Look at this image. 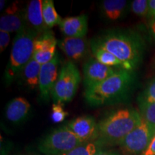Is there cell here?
<instances>
[{
  "mask_svg": "<svg viewBox=\"0 0 155 155\" xmlns=\"http://www.w3.org/2000/svg\"><path fill=\"white\" fill-rule=\"evenodd\" d=\"M92 40L115 55L127 71H133L142 61L145 43L141 37L133 31L108 30Z\"/></svg>",
  "mask_w": 155,
  "mask_h": 155,
  "instance_id": "1",
  "label": "cell"
},
{
  "mask_svg": "<svg viewBox=\"0 0 155 155\" xmlns=\"http://www.w3.org/2000/svg\"><path fill=\"white\" fill-rule=\"evenodd\" d=\"M135 83L133 71L119 68L106 80L85 89V100L92 107L119 103L130 94Z\"/></svg>",
  "mask_w": 155,
  "mask_h": 155,
  "instance_id": "2",
  "label": "cell"
},
{
  "mask_svg": "<svg viewBox=\"0 0 155 155\" xmlns=\"http://www.w3.org/2000/svg\"><path fill=\"white\" fill-rule=\"evenodd\" d=\"M137 110L123 108L113 111L98 123V139L106 146L119 144L141 121Z\"/></svg>",
  "mask_w": 155,
  "mask_h": 155,
  "instance_id": "3",
  "label": "cell"
},
{
  "mask_svg": "<svg viewBox=\"0 0 155 155\" xmlns=\"http://www.w3.org/2000/svg\"><path fill=\"white\" fill-rule=\"evenodd\" d=\"M39 34L28 25L17 32L13 40L9 63L5 69L4 78L7 84H11L26 65L33 58L34 45Z\"/></svg>",
  "mask_w": 155,
  "mask_h": 155,
  "instance_id": "4",
  "label": "cell"
},
{
  "mask_svg": "<svg viewBox=\"0 0 155 155\" xmlns=\"http://www.w3.org/2000/svg\"><path fill=\"white\" fill-rule=\"evenodd\" d=\"M84 143L67 125H63L45 136L38 143V149L44 155H67Z\"/></svg>",
  "mask_w": 155,
  "mask_h": 155,
  "instance_id": "5",
  "label": "cell"
},
{
  "mask_svg": "<svg viewBox=\"0 0 155 155\" xmlns=\"http://www.w3.org/2000/svg\"><path fill=\"white\" fill-rule=\"evenodd\" d=\"M81 80V73L73 62L64 64L52 92L54 104L62 105L71 101L76 94Z\"/></svg>",
  "mask_w": 155,
  "mask_h": 155,
  "instance_id": "6",
  "label": "cell"
},
{
  "mask_svg": "<svg viewBox=\"0 0 155 155\" xmlns=\"http://www.w3.org/2000/svg\"><path fill=\"white\" fill-rule=\"evenodd\" d=\"M154 136L155 126L142 118L140 124L119 145L128 154H141L149 147Z\"/></svg>",
  "mask_w": 155,
  "mask_h": 155,
  "instance_id": "7",
  "label": "cell"
},
{
  "mask_svg": "<svg viewBox=\"0 0 155 155\" xmlns=\"http://www.w3.org/2000/svg\"><path fill=\"white\" fill-rule=\"evenodd\" d=\"M58 65L59 56L58 53H56L51 61L41 66L38 88L41 99L45 102H48L50 98H52V92L58 77Z\"/></svg>",
  "mask_w": 155,
  "mask_h": 155,
  "instance_id": "8",
  "label": "cell"
},
{
  "mask_svg": "<svg viewBox=\"0 0 155 155\" xmlns=\"http://www.w3.org/2000/svg\"><path fill=\"white\" fill-rule=\"evenodd\" d=\"M119 68L104 65L96 59H90L83 67V83L85 89L91 88L106 80Z\"/></svg>",
  "mask_w": 155,
  "mask_h": 155,
  "instance_id": "9",
  "label": "cell"
},
{
  "mask_svg": "<svg viewBox=\"0 0 155 155\" xmlns=\"http://www.w3.org/2000/svg\"><path fill=\"white\" fill-rule=\"evenodd\" d=\"M58 42L52 31L39 35L35 41L32 58L41 65L49 63L55 57Z\"/></svg>",
  "mask_w": 155,
  "mask_h": 155,
  "instance_id": "10",
  "label": "cell"
},
{
  "mask_svg": "<svg viewBox=\"0 0 155 155\" xmlns=\"http://www.w3.org/2000/svg\"><path fill=\"white\" fill-rule=\"evenodd\" d=\"M70 130L84 142L93 141L98 139V124L91 116H79L68 123Z\"/></svg>",
  "mask_w": 155,
  "mask_h": 155,
  "instance_id": "11",
  "label": "cell"
},
{
  "mask_svg": "<svg viewBox=\"0 0 155 155\" xmlns=\"http://www.w3.org/2000/svg\"><path fill=\"white\" fill-rule=\"evenodd\" d=\"M58 45L65 55L74 61L83 59L88 53L89 44L86 38L65 37L58 41Z\"/></svg>",
  "mask_w": 155,
  "mask_h": 155,
  "instance_id": "12",
  "label": "cell"
},
{
  "mask_svg": "<svg viewBox=\"0 0 155 155\" xmlns=\"http://www.w3.org/2000/svg\"><path fill=\"white\" fill-rule=\"evenodd\" d=\"M26 12L19 10L15 4L8 7L0 18V31L17 33L28 25Z\"/></svg>",
  "mask_w": 155,
  "mask_h": 155,
  "instance_id": "13",
  "label": "cell"
},
{
  "mask_svg": "<svg viewBox=\"0 0 155 155\" xmlns=\"http://www.w3.org/2000/svg\"><path fill=\"white\" fill-rule=\"evenodd\" d=\"M62 33L70 38H85L88 31V15L64 18L59 25Z\"/></svg>",
  "mask_w": 155,
  "mask_h": 155,
  "instance_id": "14",
  "label": "cell"
},
{
  "mask_svg": "<svg viewBox=\"0 0 155 155\" xmlns=\"http://www.w3.org/2000/svg\"><path fill=\"white\" fill-rule=\"evenodd\" d=\"M30 108L31 105L28 100L22 97H17L7 104L6 118L13 124H20L28 118Z\"/></svg>",
  "mask_w": 155,
  "mask_h": 155,
  "instance_id": "15",
  "label": "cell"
},
{
  "mask_svg": "<svg viewBox=\"0 0 155 155\" xmlns=\"http://www.w3.org/2000/svg\"><path fill=\"white\" fill-rule=\"evenodd\" d=\"M42 0H32L28 4L26 10V17L28 25L39 35L49 30L45 23L42 9Z\"/></svg>",
  "mask_w": 155,
  "mask_h": 155,
  "instance_id": "16",
  "label": "cell"
},
{
  "mask_svg": "<svg viewBox=\"0 0 155 155\" xmlns=\"http://www.w3.org/2000/svg\"><path fill=\"white\" fill-rule=\"evenodd\" d=\"M128 2L124 0H104L101 4V13L106 20L117 21L124 17Z\"/></svg>",
  "mask_w": 155,
  "mask_h": 155,
  "instance_id": "17",
  "label": "cell"
},
{
  "mask_svg": "<svg viewBox=\"0 0 155 155\" xmlns=\"http://www.w3.org/2000/svg\"><path fill=\"white\" fill-rule=\"evenodd\" d=\"M90 48L95 59L99 61L100 63L108 67L124 69L123 64L115 55L104 49L99 45L95 42L94 40L91 41Z\"/></svg>",
  "mask_w": 155,
  "mask_h": 155,
  "instance_id": "18",
  "label": "cell"
},
{
  "mask_svg": "<svg viewBox=\"0 0 155 155\" xmlns=\"http://www.w3.org/2000/svg\"><path fill=\"white\" fill-rule=\"evenodd\" d=\"M41 66L40 63L32 58L24 68L20 75L25 86L31 90L39 86V78Z\"/></svg>",
  "mask_w": 155,
  "mask_h": 155,
  "instance_id": "19",
  "label": "cell"
},
{
  "mask_svg": "<svg viewBox=\"0 0 155 155\" xmlns=\"http://www.w3.org/2000/svg\"><path fill=\"white\" fill-rule=\"evenodd\" d=\"M42 9L45 23L48 29L61 24L63 19L58 14L53 0H42Z\"/></svg>",
  "mask_w": 155,
  "mask_h": 155,
  "instance_id": "20",
  "label": "cell"
},
{
  "mask_svg": "<svg viewBox=\"0 0 155 155\" xmlns=\"http://www.w3.org/2000/svg\"><path fill=\"white\" fill-rule=\"evenodd\" d=\"M107 147L99 139L86 142L71 151L67 155H96Z\"/></svg>",
  "mask_w": 155,
  "mask_h": 155,
  "instance_id": "21",
  "label": "cell"
},
{
  "mask_svg": "<svg viewBox=\"0 0 155 155\" xmlns=\"http://www.w3.org/2000/svg\"><path fill=\"white\" fill-rule=\"evenodd\" d=\"M141 117L151 124L155 126V103L138 101Z\"/></svg>",
  "mask_w": 155,
  "mask_h": 155,
  "instance_id": "22",
  "label": "cell"
},
{
  "mask_svg": "<svg viewBox=\"0 0 155 155\" xmlns=\"http://www.w3.org/2000/svg\"><path fill=\"white\" fill-rule=\"evenodd\" d=\"M131 9L135 15L139 17L149 15V1L147 0H134L131 4Z\"/></svg>",
  "mask_w": 155,
  "mask_h": 155,
  "instance_id": "23",
  "label": "cell"
},
{
  "mask_svg": "<svg viewBox=\"0 0 155 155\" xmlns=\"http://www.w3.org/2000/svg\"><path fill=\"white\" fill-rule=\"evenodd\" d=\"M138 101L147 103H155V78L148 83L146 88L139 96Z\"/></svg>",
  "mask_w": 155,
  "mask_h": 155,
  "instance_id": "24",
  "label": "cell"
},
{
  "mask_svg": "<svg viewBox=\"0 0 155 155\" xmlns=\"http://www.w3.org/2000/svg\"><path fill=\"white\" fill-rule=\"evenodd\" d=\"M68 114L64 111L61 104H54L52 107L51 119L54 123H61L65 119Z\"/></svg>",
  "mask_w": 155,
  "mask_h": 155,
  "instance_id": "25",
  "label": "cell"
},
{
  "mask_svg": "<svg viewBox=\"0 0 155 155\" xmlns=\"http://www.w3.org/2000/svg\"><path fill=\"white\" fill-rule=\"evenodd\" d=\"M10 40V34L9 32L0 31V49L1 53L5 51L6 48H7Z\"/></svg>",
  "mask_w": 155,
  "mask_h": 155,
  "instance_id": "26",
  "label": "cell"
},
{
  "mask_svg": "<svg viewBox=\"0 0 155 155\" xmlns=\"http://www.w3.org/2000/svg\"><path fill=\"white\" fill-rule=\"evenodd\" d=\"M141 155H155V136L152 139L149 147L147 148V150Z\"/></svg>",
  "mask_w": 155,
  "mask_h": 155,
  "instance_id": "27",
  "label": "cell"
},
{
  "mask_svg": "<svg viewBox=\"0 0 155 155\" xmlns=\"http://www.w3.org/2000/svg\"><path fill=\"white\" fill-rule=\"evenodd\" d=\"M149 17H151V19L155 17V0H150L149 1Z\"/></svg>",
  "mask_w": 155,
  "mask_h": 155,
  "instance_id": "28",
  "label": "cell"
},
{
  "mask_svg": "<svg viewBox=\"0 0 155 155\" xmlns=\"http://www.w3.org/2000/svg\"><path fill=\"white\" fill-rule=\"evenodd\" d=\"M96 155H123L121 153H119L117 151H114V150H103L101 151L100 152H98V154H96Z\"/></svg>",
  "mask_w": 155,
  "mask_h": 155,
  "instance_id": "29",
  "label": "cell"
},
{
  "mask_svg": "<svg viewBox=\"0 0 155 155\" xmlns=\"http://www.w3.org/2000/svg\"><path fill=\"white\" fill-rule=\"evenodd\" d=\"M150 29L153 37L155 39V17L151 19L150 22Z\"/></svg>",
  "mask_w": 155,
  "mask_h": 155,
  "instance_id": "30",
  "label": "cell"
},
{
  "mask_svg": "<svg viewBox=\"0 0 155 155\" xmlns=\"http://www.w3.org/2000/svg\"><path fill=\"white\" fill-rule=\"evenodd\" d=\"M5 1L1 0V7H0V8H1V10H2L3 9V7L4 6H5Z\"/></svg>",
  "mask_w": 155,
  "mask_h": 155,
  "instance_id": "31",
  "label": "cell"
}]
</instances>
